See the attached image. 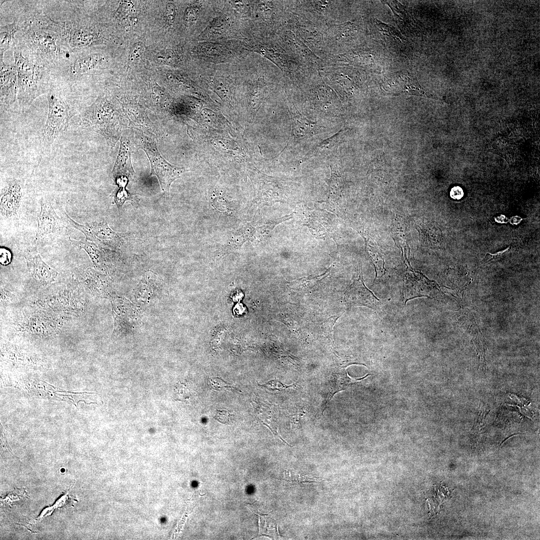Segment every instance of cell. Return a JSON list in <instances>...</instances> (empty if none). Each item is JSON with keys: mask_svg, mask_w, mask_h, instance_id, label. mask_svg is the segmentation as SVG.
I'll use <instances>...</instances> for the list:
<instances>
[{"mask_svg": "<svg viewBox=\"0 0 540 540\" xmlns=\"http://www.w3.org/2000/svg\"><path fill=\"white\" fill-rule=\"evenodd\" d=\"M383 87L390 93L407 92L430 97L420 86L416 78L406 70L398 72L390 75L388 80L384 82Z\"/></svg>", "mask_w": 540, "mask_h": 540, "instance_id": "cell-10", "label": "cell"}, {"mask_svg": "<svg viewBox=\"0 0 540 540\" xmlns=\"http://www.w3.org/2000/svg\"><path fill=\"white\" fill-rule=\"evenodd\" d=\"M165 14L167 24L170 26H172L176 16V6L173 3L167 4L166 6Z\"/></svg>", "mask_w": 540, "mask_h": 540, "instance_id": "cell-25", "label": "cell"}, {"mask_svg": "<svg viewBox=\"0 0 540 540\" xmlns=\"http://www.w3.org/2000/svg\"><path fill=\"white\" fill-rule=\"evenodd\" d=\"M176 400L187 402L192 396V394L188 388L183 384L178 383L176 387Z\"/></svg>", "mask_w": 540, "mask_h": 540, "instance_id": "cell-21", "label": "cell"}, {"mask_svg": "<svg viewBox=\"0 0 540 540\" xmlns=\"http://www.w3.org/2000/svg\"><path fill=\"white\" fill-rule=\"evenodd\" d=\"M131 196L126 190V188H119L114 196V202L120 209L124 203L127 200H130Z\"/></svg>", "mask_w": 540, "mask_h": 540, "instance_id": "cell-22", "label": "cell"}, {"mask_svg": "<svg viewBox=\"0 0 540 540\" xmlns=\"http://www.w3.org/2000/svg\"><path fill=\"white\" fill-rule=\"evenodd\" d=\"M40 205V212L37 218L36 240L56 234L62 226L48 198H42Z\"/></svg>", "mask_w": 540, "mask_h": 540, "instance_id": "cell-9", "label": "cell"}, {"mask_svg": "<svg viewBox=\"0 0 540 540\" xmlns=\"http://www.w3.org/2000/svg\"><path fill=\"white\" fill-rule=\"evenodd\" d=\"M510 246H508L506 249L500 251L495 254H488L486 258V262H492L497 260L498 259L502 258L509 253L510 250Z\"/></svg>", "mask_w": 540, "mask_h": 540, "instance_id": "cell-27", "label": "cell"}, {"mask_svg": "<svg viewBox=\"0 0 540 540\" xmlns=\"http://www.w3.org/2000/svg\"><path fill=\"white\" fill-rule=\"evenodd\" d=\"M232 416V414L227 410H218L216 411L214 418L220 423L228 424L231 421Z\"/></svg>", "mask_w": 540, "mask_h": 540, "instance_id": "cell-24", "label": "cell"}, {"mask_svg": "<svg viewBox=\"0 0 540 540\" xmlns=\"http://www.w3.org/2000/svg\"><path fill=\"white\" fill-rule=\"evenodd\" d=\"M174 54L172 52H167L159 54L158 56V59L162 62L170 63L172 64L175 60Z\"/></svg>", "mask_w": 540, "mask_h": 540, "instance_id": "cell-29", "label": "cell"}, {"mask_svg": "<svg viewBox=\"0 0 540 540\" xmlns=\"http://www.w3.org/2000/svg\"><path fill=\"white\" fill-rule=\"evenodd\" d=\"M24 256L28 269L34 279L42 284L54 280L56 272L44 262L36 250H28Z\"/></svg>", "mask_w": 540, "mask_h": 540, "instance_id": "cell-12", "label": "cell"}, {"mask_svg": "<svg viewBox=\"0 0 540 540\" xmlns=\"http://www.w3.org/2000/svg\"><path fill=\"white\" fill-rule=\"evenodd\" d=\"M22 198L20 185L16 182H10L0 192V214L9 218L16 216L20 210Z\"/></svg>", "mask_w": 540, "mask_h": 540, "instance_id": "cell-11", "label": "cell"}, {"mask_svg": "<svg viewBox=\"0 0 540 540\" xmlns=\"http://www.w3.org/2000/svg\"><path fill=\"white\" fill-rule=\"evenodd\" d=\"M162 284L163 282L154 273L148 272L138 288L136 296L138 300L146 302L158 294Z\"/></svg>", "mask_w": 540, "mask_h": 540, "instance_id": "cell-14", "label": "cell"}, {"mask_svg": "<svg viewBox=\"0 0 540 540\" xmlns=\"http://www.w3.org/2000/svg\"><path fill=\"white\" fill-rule=\"evenodd\" d=\"M12 260L11 252L6 248L0 246V262L2 265L6 266L10 264Z\"/></svg>", "mask_w": 540, "mask_h": 540, "instance_id": "cell-26", "label": "cell"}, {"mask_svg": "<svg viewBox=\"0 0 540 540\" xmlns=\"http://www.w3.org/2000/svg\"><path fill=\"white\" fill-rule=\"evenodd\" d=\"M118 158L112 174L114 178L120 176L130 177L134 174L130 160V152L128 142L122 137Z\"/></svg>", "mask_w": 540, "mask_h": 540, "instance_id": "cell-13", "label": "cell"}, {"mask_svg": "<svg viewBox=\"0 0 540 540\" xmlns=\"http://www.w3.org/2000/svg\"><path fill=\"white\" fill-rule=\"evenodd\" d=\"M0 108H8L17 100L18 76L14 64L0 60Z\"/></svg>", "mask_w": 540, "mask_h": 540, "instance_id": "cell-8", "label": "cell"}, {"mask_svg": "<svg viewBox=\"0 0 540 540\" xmlns=\"http://www.w3.org/2000/svg\"><path fill=\"white\" fill-rule=\"evenodd\" d=\"M138 145L146 154L151 164L150 175H155L162 190L168 194L172 183L185 172L184 168L174 166L167 162L160 154L155 142L144 134L138 139Z\"/></svg>", "mask_w": 540, "mask_h": 540, "instance_id": "cell-4", "label": "cell"}, {"mask_svg": "<svg viewBox=\"0 0 540 540\" xmlns=\"http://www.w3.org/2000/svg\"><path fill=\"white\" fill-rule=\"evenodd\" d=\"M70 496L68 493L64 495L58 502H56L53 506H50L44 510L38 516V518L37 520H40L43 518L50 515V514L52 513L54 508L62 507L64 506H63L67 505L68 502H66V501L68 502Z\"/></svg>", "mask_w": 540, "mask_h": 540, "instance_id": "cell-20", "label": "cell"}, {"mask_svg": "<svg viewBox=\"0 0 540 540\" xmlns=\"http://www.w3.org/2000/svg\"><path fill=\"white\" fill-rule=\"evenodd\" d=\"M210 386L214 390H220L224 388H232V385L218 377H212L209 379Z\"/></svg>", "mask_w": 540, "mask_h": 540, "instance_id": "cell-23", "label": "cell"}, {"mask_svg": "<svg viewBox=\"0 0 540 540\" xmlns=\"http://www.w3.org/2000/svg\"><path fill=\"white\" fill-rule=\"evenodd\" d=\"M111 304L114 320L113 334L130 332L137 320V308L125 298L116 297L112 300Z\"/></svg>", "mask_w": 540, "mask_h": 540, "instance_id": "cell-6", "label": "cell"}, {"mask_svg": "<svg viewBox=\"0 0 540 540\" xmlns=\"http://www.w3.org/2000/svg\"><path fill=\"white\" fill-rule=\"evenodd\" d=\"M46 97L48 114L43 128L42 138L46 144L50 145L67 128L72 110L62 90L51 82Z\"/></svg>", "mask_w": 540, "mask_h": 540, "instance_id": "cell-3", "label": "cell"}, {"mask_svg": "<svg viewBox=\"0 0 540 540\" xmlns=\"http://www.w3.org/2000/svg\"><path fill=\"white\" fill-rule=\"evenodd\" d=\"M68 238L72 245L86 251L94 266H100L104 264L105 257L104 252L95 242L86 239L76 240L70 238Z\"/></svg>", "mask_w": 540, "mask_h": 540, "instance_id": "cell-16", "label": "cell"}, {"mask_svg": "<svg viewBox=\"0 0 540 540\" xmlns=\"http://www.w3.org/2000/svg\"><path fill=\"white\" fill-rule=\"evenodd\" d=\"M22 22V18L20 16L12 23L0 26V60H4V52L12 46L16 40L14 36L21 30Z\"/></svg>", "mask_w": 540, "mask_h": 540, "instance_id": "cell-15", "label": "cell"}, {"mask_svg": "<svg viewBox=\"0 0 540 540\" xmlns=\"http://www.w3.org/2000/svg\"><path fill=\"white\" fill-rule=\"evenodd\" d=\"M64 214L70 224L80 231L85 236L86 239L89 241L102 242L110 246L118 245L120 242L122 234L114 232L106 222H94L84 225L74 220L66 212Z\"/></svg>", "mask_w": 540, "mask_h": 540, "instance_id": "cell-5", "label": "cell"}, {"mask_svg": "<svg viewBox=\"0 0 540 540\" xmlns=\"http://www.w3.org/2000/svg\"><path fill=\"white\" fill-rule=\"evenodd\" d=\"M260 386L269 390H281L289 387L288 386L283 384L281 382L276 380H271L266 384Z\"/></svg>", "mask_w": 540, "mask_h": 540, "instance_id": "cell-28", "label": "cell"}, {"mask_svg": "<svg viewBox=\"0 0 540 540\" xmlns=\"http://www.w3.org/2000/svg\"><path fill=\"white\" fill-rule=\"evenodd\" d=\"M76 276L91 294L112 300L116 297L112 282L106 275L88 268L82 271L78 270Z\"/></svg>", "mask_w": 540, "mask_h": 540, "instance_id": "cell-7", "label": "cell"}, {"mask_svg": "<svg viewBox=\"0 0 540 540\" xmlns=\"http://www.w3.org/2000/svg\"><path fill=\"white\" fill-rule=\"evenodd\" d=\"M199 8L196 6H189L186 10L184 20L186 25L190 26L196 21L198 16Z\"/></svg>", "mask_w": 540, "mask_h": 540, "instance_id": "cell-18", "label": "cell"}, {"mask_svg": "<svg viewBox=\"0 0 540 540\" xmlns=\"http://www.w3.org/2000/svg\"><path fill=\"white\" fill-rule=\"evenodd\" d=\"M292 120V132L295 138H302L310 134L312 128L310 122L300 116H293Z\"/></svg>", "mask_w": 540, "mask_h": 540, "instance_id": "cell-17", "label": "cell"}, {"mask_svg": "<svg viewBox=\"0 0 540 540\" xmlns=\"http://www.w3.org/2000/svg\"><path fill=\"white\" fill-rule=\"evenodd\" d=\"M450 196L454 200H460L464 196L463 190L460 186H454L450 190Z\"/></svg>", "mask_w": 540, "mask_h": 540, "instance_id": "cell-30", "label": "cell"}, {"mask_svg": "<svg viewBox=\"0 0 540 540\" xmlns=\"http://www.w3.org/2000/svg\"><path fill=\"white\" fill-rule=\"evenodd\" d=\"M18 76L17 102L24 111L50 86V70L25 54L16 40L12 46Z\"/></svg>", "mask_w": 540, "mask_h": 540, "instance_id": "cell-2", "label": "cell"}, {"mask_svg": "<svg viewBox=\"0 0 540 540\" xmlns=\"http://www.w3.org/2000/svg\"><path fill=\"white\" fill-rule=\"evenodd\" d=\"M144 51V46L140 42L135 43L130 48L128 53V59L132 62L138 61L142 56Z\"/></svg>", "mask_w": 540, "mask_h": 540, "instance_id": "cell-19", "label": "cell"}, {"mask_svg": "<svg viewBox=\"0 0 540 540\" xmlns=\"http://www.w3.org/2000/svg\"><path fill=\"white\" fill-rule=\"evenodd\" d=\"M20 16L22 25L16 42L25 54L51 70L70 52L62 47L57 34L36 19L27 7Z\"/></svg>", "mask_w": 540, "mask_h": 540, "instance_id": "cell-1", "label": "cell"}]
</instances>
